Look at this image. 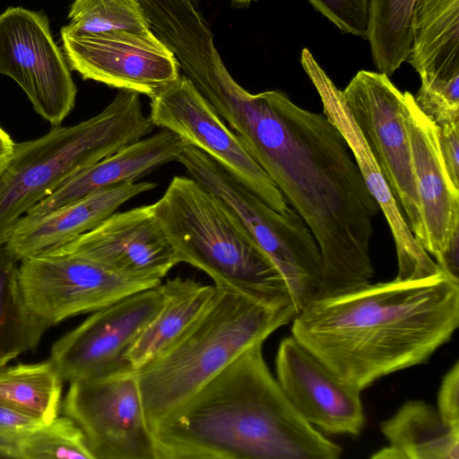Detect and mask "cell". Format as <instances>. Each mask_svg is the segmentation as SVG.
Segmentation results:
<instances>
[{
    "label": "cell",
    "instance_id": "cell-31",
    "mask_svg": "<svg viewBox=\"0 0 459 459\" xmlns=\"http://www.w3.org/2000/svg\"><path fill=\"white\" fill-rule=\"evenodd\" d=\"M437 136L441 155L450 178L459 188V123L437 127Z\"/></svg>",
    "mask_w": 459,
    "mask_h": 459
},
{
    "label": "cell",
    "instance_id": "cell-11",
    "mask_svg": "<svg viewBox=\"0 0 459 459\" xmlns=\"http://www.w3.org/2000/svg\"><path fill=\"white\" fill-rule=\"evenodd\" d=\"M150 118L217 161L245 187L279 212L290 205L236 134L185 74L151 98Z\"/></svg>",
    "mask_w": 459,
    "mask_h": 459
},
{
    "label": "cell",
    "instance_id": "cell-15",
    "mask_svg": "<svg viewBox=\"0 0 459 459\" xmlns=\"http://www.w3.org/2000/svg\"><path fill=\"white\" fill-rule=\"evenodd\" d=\"M276 380L297 411L333 435L358 436L366 424L360 392L338 377L292 335L275 358Z\"/></svg>",
    "mask_w": 459,
    "mask_h": 459
},
{
    "label": "cell",
    "instance_id": "cell-9",
    "mask_svg": "<svg viewBox=\"0 0 459 459\" xmlns=\"http://www.w3.org/2000/svg\"><path fill=\"white\" fill-rule=\"evenodd\" d=\"M159 277L116 272L68 255L21 260L19 282L29 309L48 327L94 312L135 292L159 286Z\"/></svg>",
    "mask_w": 459,
    "mask_h": 459
},
{
    "label": "cell",
    "instance_id": "cell-4",
    "mask_svg": "<svg viewBox=\"0 0 459 459\" xmlns=\"http://www.w3.org/2000/svg\"><path fill=\"white\" fill-rule=\"evenodd\" d=\"M296 314L291 302L269 304L216 289L214 299L196 320L162 353L137 369L150 430Z\"/></svg>",
    "mask_w": 459,
    "mask_h": 459
},
{
    "label": "cell",
    "instance_id": "cell-19",
    "mask_svg": "<svg viewBox=\"0 0 459 459\" xmlns=\"http://www.w3.org/2000/svg\"><path fill=\"white\" fill-rule=\"evenodd\" d=\"M155 186L152 182H127L92 192L39 216L21 218L4 245L18 261L53 250L92 230L122 204Z\"/></svg>",
    "mask_w": 459,
    "mask_h": 459
},
{
    "label": "cell",
    "instance_id": "cell-16",
    "mask_svg": "<svg viewBox=\"0 0 459 459\" xmlns=\"http://www.w3.org/2000/svg\"><path fill=\"white\" fill-rule=\"evenodd\" d=\"M301 64L320 96L323 114L344 137L365 185L387 221L398 261L394 279L413 281L443 273L410 230L378 164L344 105L342 91L336 88L307 48L301 52Z\"/></svg>",
    "mask_w": 459,
    "mask_h": 459
},
{
    "label": "cell",
    "instance_id": "cell-2",
    "mask_svg": "<svg viewBox=\"0 0 459 459\" xmlns=\"http://www.w3.org/2000/svg\"><path fill=\"white\" fill-rule=\"evenodd\" d=\"M292 336L359 391L425 364L459 325V281L445 273L369 283L317 299L293 318Z\"/></svg>",
    "mask_w": 459,
    "mask_h": 459
},
{
    "label": "cell",
    "instance_id": "cell-32",
    "mask_svg": "<svg viewBox=\"0 0 459 459\" xmlns=\"http://www.w3.org/2000/svg\"><path fill=\"white\" fill-rule=\"evenodd\" d=\"M41 425L37 419L0 403V438L22 435Z\"/></svg>",
    "mask_w": 459,
    "mask_h": 459
},
{
    "label": "cell",
    "instance_id": "cell-8",
    "mask_svg": "<svg viewBox=\"0 0 459 459\" xmlns=\"http://www.w3.org/2000/svg\"><path fill=\"white\" fill-rule=\"evenodd\" d=\"M342 97L420 245L421 209L405 123L404 93L386 74L361 70L342 91Z\"/></svg>",
    "mask_w": 459,
    "mask_h": 459
},
{
    "label": "cell",
    "instance_id": "cell-35",
    "mask_svg": "<svg viewBox=\"0 0 459 459\" xmlns=\"http://www.w3.org/2000/svg\"><path fill=\"white\" fill-rule=\"evenodd\" d=\"M230 1L238 5H246L254 0H230Z\"/></svg>",
    "mask_w": 459,
    "mask_h": 459
},
{
    "label": "cell",
    "instance_id": "cell-7",
    "mask_svg": "<svg viewBox=\"0 0 459 459\" xmlns=\"http://www.w3.org/2000/svg\"><path fill=\"white\" fill-rule=\"evenodd\" d=\"M177 161L189 177L221 202L274 264L296 313L314 301L321 287L323 259L318 244L301 216L290 206L283 213L273 210L193 145H186Z\"/></svg>",
    "mask_w": 459,
    "mask_h": 459
},
{
    "label": "cell",
    "instance_id": "cell-29",
    "mask_svg": "<svg viewBox=\"0 0 459 459\" xmlns=\"http://www.w3.org/2000/svg\"><path fill=\"white\" fill-rule=\"evenodd\" d=\"M342 31L368 39L370 0H308Z\"/></svg>",
    "mask_w": 459,
    "mask_h": 459
},
{
    "label": "cell",
    "instance_id": "cell-14",
    "mask_svg": "<svg viewBox=\"0 0 459 459\" xmlns=\"http://www.w3.org/2000/svg\"><path fill=\"white\" fill-rule=\"evenodd\" d=\"M160 284L93 312L51 348L50 359L65 382L93 379L127 364L126 354L160 309Z\"/></svg>",
    "mask_w": 459,
    "mask_h": 459
},
{
    "label": "cell",
    "instance_id": "cell-33",
    "mask_svg": "<svg viewBox=\"0 0 459 459\" xmlns=\"http://www.w3.org/2000/svg\"><path fill=\"white\" fill-rule=\"evenodd\" d=\"M15 150V143L0 126V177L9 166Z\"/></svg>",
    "mask_w": 459,
    "mask_h": 459
},
{
    "label": "cell",
    "instance_id": "cell-18",
    "mask_svg": "<svg viewBox=\"0 0 459 459\" xmlns=\"http://www.w3.org/2000/svg\"><path fill=\"white\" fill-rule=\"evenodd\" d=\"M405 123L421 209L423 238L420 246L438 264L459 229V188L443 160L437 126L405 91Z\"/></svg>",
    "mask_w": 459,
    "mask_h": 459
},
{
    "label": "cell",
    "instance_id": "cell-10",
    "mask_svg": "<svg viewBox=\"0 0 459 459\" xmlns=\"http://www.w3.org/2000/svg\"><path fill=\"white\" fill-rule=\"evenodd\" d=\"M63 413L82 429L93 459H156L137 369L130 364L70 383Z\"/></svg>",
    "mask_w": 459,
    "mask_h": 459
},
{
    "label": "cell",
    "instance_id": "cell-17",
    "mask_svg": "<svg viewBox=\"0 0 459 459\" xmlns=\"http://www.w3.org/2000/svg\"><path fill=\"white\" fill-rule=\"evenodd\" d=\"M40 255H74L116 272L160 279L178 264L152 204L115 212L71 242Z\"/></svg>",
    "mask_w": 459,
    "mask_h": 459
},
{
    "label": "cell",
    "instance_id": "cell-13",
    "mask_svg": "<svg viewBox=\"0 0 459 459\" xmlns=\"http://www.w3.org/2000/svg\"><path fill=\"white\" fill-rule=\"evenodd\" d=\"M60 34L69 66L83 80L151 99L180 75L174 54L153 31Z\"/></svg>",
    "mask_w": 459,
    "mask_h": 459
},
{
    "label": "cell",
    "instance_id": "cell-1",
    "mask_svg": "<svg viewBox=\"0 0 459 459\" xmlns=\"http://www.w3.org/2000/svg\"><path fill=\"white\" fill-rule=\"evenodd\" d=\"M212 108L313 233L323 259L316 299L369 284L381 211L339 129L281 91L253 94L240 87Z\"/></svg>",
    "mask_w": 459,
    "mask_h": 459
},
{
    "label": "cell",
    "instance_id": "cell-27",
    "mask_svg": "<svg viewBox=\"0 0 459 459\" xmlns=\"http://www.w3.org/2000/svg\"><path fill=\"white\" fill-rule=\"evenodd\" d=\"M10 458L93 459L79 426L69 417H56L27 433L0 438Z\"/></svg>",
    "mask_w": 459,
    "mask_h": 459
},
{
    "label": "cell",
    "instance_id": "cell-21",
    "mask_svg": "<svg viewBox=\"0 0 459 459\" xmlns=\"http://www.w3.org/2000/svg\"><path fill=\"white\" fill-rule=\"evenodd\" d=\"M407 61L421 87L459 105V0H415Z\"/></svg>",
    "mask_w": 459,
    "mask_h": 459
},
{
    "label": "cell",
    "instance_id": "cell-12",
    "mask_svg": "<svg viewBox=\"0 0 459 459\" xmlns=\"http://www.w3.org/2000/svg\"><path fill=\"white\" fill-rule=\"evenodd\" d=\"M0 74L14 80L53 127L74 108L77 89L44 13L19 6L0 13Z\"/></svg>",
    "mask_w": 459,
    "mask_h": 459
},
{
    "label": "cell",
    "instance_id": "cell-23",
    "mask_svg": "<svg viewBox=\"0 0 459 459\" xmlns=\"http://www.w3.org/2000/svg\"><path fill=\"white\" fill-rule=\"evenodd\" d=\"M163 304L126 354V361L139 369L169 348L205 310L216 288L192 279L175 277L160 283Z\"/></svg>",
    "mask_w": 459,
    "mask_h": 459
},
{
    "label": "cell",
    "instance_id": "cell-22",
    "mask_svg": "<svg viewBox=\"0 0 459 459\" xmlns=\"http://www.w3.org/2000/svg\"><path fill=\"white\" fill-rule=\"evenodd\" d=\"M388 446L372 459H458L459 427L445 421L437 408L420 400L405 402L380 424Z\"/></svg>",
    "mask_w": 459,
    "mask_h": 459
},
{
    "label": "cell",
    "instance_id": "cell-30",
    "mask_svg": "<svg viewBox=\"0 0 459 459\" xmlns=\"http://www.w3.org/2000/svg\"><path fill=\"white\" fill-rule=\"evenodd\" d=\"M437 410L442 419L459 427V361L444 376L437 393Z\"/></svg>",
    "mask_w": 459,
    "mask_h": 459
},
{
    "label": "cell",
    "instance_id": "cell-25",
    "mask_svg": "<svg viewBox=\"0 0 459 459\" xmlns=\"http://www.w3.org/2000/svg\"><path fill=\"white\" fill-rule=\"evenodd\" d=\"M63 382L50 359L5 366L0 369V403L48 424L58 417Z\"/></svg>",
    "mask_w": 459,
    "mask_h": 459
},
{
    "label": "cell",
    "instance_id": "cell-20",
    "mask_svg": "<svg viewBox=\"0 0 459 459\" xmlns=\"http://www.w3.org/2000/svg\"><path fill=\"white\" fill-rule=\"evenodd\" d=\"M186 145L178 134L161 128L78 171L22 218L39 216L100 189L136 182L160 166L177 160Z\"/></svg>",
    "mask_w": 459,
    "mask_h": 459
},
{
    "label": "cell",
    "instance_id": "cell-34",
    "mask_svg": "<svg viewBox=\"0 0 459 459\" xmlns=\"http://www.w3.org/2000/svg\"><path fill=\"white\" fill-rule=\"evenodd\" d=\"M0 458H10L9 455L4 446V445L0 442Z\"/></svg>",
    "mask_w": 459,
    "mask_h": 459
},
{
    "label": "cell",
    "instance_id": "cell-3",
    "mask_svg": "<svg viewBox=\"0 0 459 459\" xmlns=\"http://www.w3.org/2000/svg\"><path fill=\"white\" fill-rule=\"evenodd\" d=\"M156 459H337L342 447L307 422L257 343L151 429Z\"/></svg>",
    "mask_w": 459,
    "mask_h": 459
},
{
    "label": "cell",
    "instance_id": "cell-26",
    "mask_svg": "<svg viewBox=\"0 0 459 459\" xmlns=\"http://www.w3.org/2000/svg\"><path fill=\"white\" fill-rule=\"evenodd\" d=\"M415 0H370L368 40L379 73L391 76L407 61Z\"/></svg>",
    "mask_w": 459,
    "mask_h": 459
},
{
    "label": "cell",
    "instance_id": "cell-5",
    "mask_svg": "<svg viewBox=\"0 0 459 459\" xmlns=\"http://www.w3.org/2000/svg\"><path fill=\"white\" fill-rule=\"evenodd\" d=\"M152 209L178 263L211 277L216 289L269 303L291 302L267 255L221 202L191 177H174Z\"/></svg>",
    "mask_w": 459,
    "mask_h": 459
},
{
    "label": "cell",
    "instance_id": "cell-24",
    "mask_svg": "<svg viewBox=\"0 0 459 459\" xmlns=\"http://www.w3.org/2000/svg\"><path fill=\"white\" fill-rule=\"evenodd\" d=\"M18 262L5 245H0V369L34 349L48 328L24 300Z\"/></svg>",
    "mask_w": 459,
    "mask_h": 459
},
{
    "label": "cell",
    "instance_id": "cell-6",
    "mask_svg": "<svg viewBox=\"0 0 459 459\" xmlns=\"http://www.w3.org/2000/svg\"><path fill=\"white\" fill-rule=\"evenodd\" d=\"M153 126L139 93L120 91L98 115L15 143L13 157L0 177V245L31 207L66 179L145 137Z\"/></svg>",
    "mask_w": 459,
    "mask_h": 459
},
{
    "label": "cell",
    "instance_id": "cell-28",
    "mask_svg": "<svg viewBox=\"0 0 459 459\" xmlns=\"http://www.w3.org/2000/svg\"><path fill=\"white\" fill-rule=\"evenodd\" d=\"M61 32L100 33L114 30L152 32L140 0H74Z\"/></svg>",
    "mask_w": 459,
    "mask_h": 459
}]
</instances>
